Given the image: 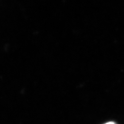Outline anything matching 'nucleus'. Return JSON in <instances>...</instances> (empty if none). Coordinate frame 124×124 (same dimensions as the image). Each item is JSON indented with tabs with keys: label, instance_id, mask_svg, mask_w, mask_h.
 Here are the masks:
<instances>
[{
	"label": "nucleus",
	"instance_id": "f257e3e1",
	"mask_svg": "<svg viewBox=\"0 0 124 124\" xmlns=\"http://www.w3.org/2000/svg\"><path fill=\"white\" fill-rule=\"evenodd\" d=\"M105 124H116L114 123V122H108V123H106Z\"/></svg>",
	"mask_w": 124,
	"mask_h": 124
}]
</instances>
